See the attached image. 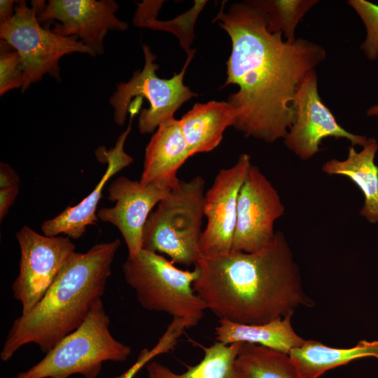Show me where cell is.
<instances>
[{"label": "cell", "instance_id": "1", "mask_svg": "<svg viewBox=\"0 0 378 378\" xmlns=\"http://www.w3.org/2000/svg\"><path fill=\"white\" fill-rule=\"evenodd\" d=\"M214 21L229 35L232 49L226 62L227 78L234 84L229 95L233 127L246 136L267 143L284 139L295 120L293 99L304 76L326 58L325 49L304 38L283 40L270 33L263 13L247 1L224 5Z\"/></svg>", "mask_w": 378, "mask_h": 378}, {"label": "cell", "instance_id": "2", "mask_svg": "<svg viewBox=\"0 0 378 378\" xmlns=\"http://www.w3.org/2000/svg\"><path fill=\"white\" fill-rule=\"evenodd\" d=\"M193 288L219 319L263 324L293 315L314 302L304 291L299 267L285 235L253 253L201 256Z\"/></svg>", "mask_w": 378, "mask_h": 378}, {"label": "cell", "instance_id": "3", "mask_svg": "<svg viewBox=\"0 0 378 378\" xmlns=\"http://www.w3.org/2000/svg\"><path fill=\"white\" fill-rule=\"evenodd\" d=\"M120 241L97 244L85 253L76 252L40 302L15 318L8 332L0 358L10 360L22 346L35 344L47 354L77 329L102 299Z\"/></svg>", "mask_w": 378, "mask_h": 378}, {"label": "cell", "instance_id": "4", "mask_svg": "<svg viewBox=\"0 0 378 378\" xmlns=\"http://www.w3.org/2000/svg\"><path fill=\"white\" fill-rule=\"evenodd\" d=\"M205 181H180L150 214L143 229L142 249L164 253L175 264L194 265L204 216Z\"/></svg>", "mask_w": 378, "mask_h": 378}, {"label": "cell", "instance_id": "5", "mask_svg": "<svg viewBox=\"0 0 378 378\" xmlns=\"http://www.w3.org/2000/svg\"><path fill=\"white\" fill-rule=\"evenodd\" d=\"M110 318L98 300L84 322L62 338L38 363L12 378H97L105 361L123 362L131 347L113 337Z\"/></svg>", "mask_w": 378, "mask_h": 378}, {"label": "cell", "instance_id": "6", "mask_svg": "<svg viewBox=\"0 0 378 378\" xmlns=\"http://www.w3.org/2000/svg\"><path fill=\"white\" fill-rule=\"evenodd\" d=\"M122 272L144 309L186 319L192 327L203 318L206 306L193 288L199 276L196 267L181 270L159 253L142 249L127 257Z\"/></svg>", "mask_w": 378, "mask_h": 378}, {"label": "cell", "instance_id": "7", "mask_svg": "<svg viewBox=\"0 0 378 378\" xmlns=\"http://www.w3.org/2000/svg\"><path fill=\"white\" fill-rule=\"evenodd\" d=\"M29 8L25 1H18L14 15L0 24V38L19 54L24 73L22 92L48 74L61 80L59 61L73 52L95 56L94 51L78 36H63L42 27L38 14L45 1H32Z\"/></svg>", "mask_w": 378, "mask_h": 378}, {"label": "cell", "instance_id": "8", "mask_svg": "<svg viewBox=\"0 0 378 378\" xmlns=\"http://www.w3.org/2000/svg\"><path fill=\"white\" fill-rule=\"evenodd\" d=\"M145 63L141 70L134 72L127 82L119 83L109 99L113 108L114 122L123 126L132 98L148 99L149 108L140 111L138 127L141 134L152 133L162 122L174 118L175 112L187 101L198 94L183 83L187 67L194 57L195 50L188 55L181 71L169 79L156 74L159 66L155 63L156 55L146 44L142 46Z\"/></svg>", "mask_w": 378, "mask_h": 378}, {"label": "cell", "instance_id": "9", "mask_svg": "<svg viewBox=\"0 0 378 378\" xmlns=\"http://www.w3.org/2000/svg\"><path fill=\"white\" fill-rule=\"evenodd\" d=\"M20 250L19 273L11 288L27 314L42 299L63 267L76 253L66 236L41 234L27 225L16 233Z\"/></svg>", "mask_w": 378, "mask_h": 378}, {"label": "cell", "instance_id": "10", "mask_svg": "<svg viewBox=\"0 0 378 378\" xmlns=\"http://www.w3.org/2000/svg\"><path fill=\"white\" fill-rule=\"evenodd\" d=\"M285 212L278 191L256 166L251 164L240 188L231 251L253 253L274 238V223Z\"/></svg>", "mask_w": 378, "mask_h": 378}, {"label": "cell", "instance_id": "11", "mask_svg": "<svg viewBox=\"0 0 378 378\" xmlns=\"http://www.w3.org/2000/svg\"><path fill=\"white\" fill-rule=\"evenodd\" d=\"M295 120L284 137L285 146L302 160H307L320 150L323 139L334 137L349 140L353 146H364L365 136L344 129L330 110L323 104L318 92L315 70L307 73L298 85L293 99Z\"/></svg>", "mask_w": 378, "mask_h": 378}, {"label": "cell", "instance_id": "12", "mask_svg": "<svg viewBox=\"0 0 378 378\" xmlns=\"http://www.w3.org/2000/svg\"><path fill=\"white\" fill-rule=\"evenodd\" d=\"M251 164L250 155L241 153L234 165L218 172L205 192L204 211L207 223L199 242L201 256L214 257L231 251L238 195Z\"/></svg>", "mask_w": 378, "mask_h": 378}, {"label": "cell", "instance_id": "13", "mask_svg": "<svg viewBox=\"0 0 378 378\" xmlns=\"http://www.w3.org/2000/svg\"><path fill=\"white\" fill-rule=\"evenodd\" d=\"M114 0H49L38 14L41 22L56 20L53 32L63 36H75L95 55L104 52V41L109 30L124 31L128 24L119 20Z\"/></svg>", "mask_w": 378, "mask_h": 378}, {"label": "cell", "instance_id": "14", "mask_svg": "<svg viewBox=\"0 0 378 378\" xmlns=\"http://www.w3.org/2000/svg\"><path fill=\"white\" fill-rule=\"evenodd\" d=\"M171 190L154 184L144 185L124 176L109 185L108 200L115 205L99 209L97 218L118 229L127 247V257H134L142 250L144 225L153 208Z\"/></svg>", "mask_w": 378, "mask_h": 378}, {"label": "cell", "instance_id": "15", "mask_svg": "<svg viewBox=\"0 0 378 378\" xmlns=\"http://www.w3.org/2000/svg\"><path fill=\"white\" fill-rule=\"evenodd\" d=\"M135 114H130L128 127L118 137L115 145L110 150L102 146L96 150L97 160L107 163L106 169L94 190L75 206H68L57 216L45 220L41 226L43 234L50 237L64 234L70 239H78L86 232L87 227L96 224L97 206L108 181L134 161L124 150L125 142L131 130Z\"/></svg>", "mask_w": 378, "mask_h": 378}, {"label": "cell", "instance_id": "16", "mask_svg": "<svg viewBox=\"0 0 378 378\" xmlns=\"http://www.w3.org/2000/svg\"><path fill=\"white\" fill-rule=\"evenodd\" d=\"M190 153L178 120L160 124L146 149L140 182L172 189L180 182L177 172Z\"/></svg>", "mask_w": 378, "mask_h": 378}, {"label": "cell", "instance_id": "17", "mask_svg": "<svg viewBox=\"0 0 378 378\" xmlns=\"http://www.w3.org/2000/svg\"><path fill=\"white\" fill-rule=\"evenodd\" d=\"M377 150V141L370 138L361 150L357 152L351 146L346 158H333L322 166L325 174L346 176L358 187L364 197L360 215L371 223H378V166L374 162Z\"/></svg>", "mask_w": 378, "mask_h": 378}, {"label": "cell", "instance_id": "18", "mask_svg": "<svg viewBox=\"0 0 378 378\" xmlns=\"http://www.w3.org/2000/svg\"><path fill=\"white\" fill-rule=\"evenodd\" d=\"M234 120V110L227 102L196 103L178 120L190 156L216 148Z\"/></svg>", "mask_w": 378, "mask_h": 378}, {"label": "cell", "instance_id": "19", "mask_svg": "<svg viewBox=\"0 0 378 378\" xmlns=\"http://www.w3.org/2000/svg\"><path fill=\"white\" fill-rule=\"evenodd\" d=\"M292 316L288 315L258 325L219 319L215 328L216 340L225 344L236 342L258 344L288 354L291 349L300 346L306 340L294 330Z\"/></svg>", "mask_w": 378, "mask_h": 378}, {"label": "cell", "instance_id": "20", "mask_svg": "<svg viewBox=\"0 0 378 378\" xmlns=\"http://www.w3.org/2000/svg\"><path fill=\"white\" fill-rule=\"evenodd\" d=\"M288 355L300 378H318L326 371L358 358H378V340H360L351 348H334L316 340H305Z\"/></svg>", "mask_w": 378, "mask_h": 378}, {"label": "cell", "instance_id": "21", "mask_svg": "<svg viewBox=\"0 0 378 378\" xmlns=\"http://www.w3.org/2000/svg\"><path fill=\"white\" fill-rule=\"evenodd\" d=\"M241 342L225 344L216 341L204 348V356L195 365L176 373L162 363L151 360L146 366L147 378H235L234 362Z\"/></svg>", "mask_w": 378, "mask_h": 378}, {"label": "cell", "instance_id": "22", "mask_svg": "<svg viewBox=\"0 0 378 378\" xmlns=\"http://www.w3.org/2000/svg\"><path fill=\"white\" fill-rule=\"evenodd\" d=\"M235 378H300L287 354L242 343L234 362Z\"/></svg>", "mask_w": 378, "mask_h": 378}, {"label": "cell", "instance_id": "23", "mask_svg": "<svg viewBox=\"0 0 378 378\" xmlns=\"http://www.w3.org/2000/svg\"><path fill=\"white\" fill-rule=\"evenodd\" d=\"M164 2V1L144 0L136 3L133 23L136 27L172 33L178 38L181 48L188 55L193 50L190 49V46L195 38V24L207 1H195L190 9L173 20H158V11Z\"/></svg>", "mask_w": 378, "mask_h": 378}, {"label": "cell", "instance_id": "24", "mask_svg": "<svg viewBox=\"0 0 378 378\" xmlns=\"http://www.w3.org/2000/svg\"><path fill=\"white\" fill-rule=\"evenodd\" d=\"M260 10L270 33L281 32L286 41H295L296 27L305 13L318 0H251L247 1Z\"/></svg>", "mask_w": 378, "mask_h": 378}, {"label": "cell", "instance_id": "25", "mask_svg": "<svg viewBox=\"0 0 378 378\" xmlns=\"http://www.w3.org/2000/svg\"><path fill=\"white\" fill-rule=\"evenodd\" d=\"M189 321L180 318H173L166 330L151 349H143L134 364L121 374L115 378H134L140 370L153 360L156 356L172 351L185 330L191 328Z\"/></svg>", "mask_w": 378, "mask_h": 378}, {"label": "cell", "instance_id": "26", "mask_svg": "<svg viewBox=\"0 0 378 378\" xmlns=\"http://www.w3.org/2000/svg\"><path fill=\"white\" fill-rule=\"evenodd\" d=\"M348 4L356 11L363 22L366 38L360 46L368 59L378 58V5L366 0H349Z\"/></svg>", "mask_w": 378, "mask_h": 378}, {"label": "cell", "instance_id": "27", "mask_svg": "<svg viewBox=\"0 0 378 378\" xmlns=\"http://www.w3.org/2000/svg\"><path fill=\"white\" fill-rule=\"evenodd\" d=\"M0 95L22 87L24 73L21 58L16 50L10 51L1 47Z\"/></svg>", "mask_w": 378, "mask_h": 378}, {"label": "cell", "instance_id": "28", "mask_svg": "<svg viewBox=\"0 0 378 378\" xmlns=\"http://www.w3.org/2000/svg\"><path fill=\"white\" fill-rule=\"evenodd\" d=\"M20 187H10L0 189V221L2 223L15 202L19 193Z\"/></svg>", "mask_w": 378, "mask_h": 378}, {"label": "cell", "instance_id": "29", "mask_svg": "<svg viewBox=\"0 0 378 378\" xmlns=\"http://www.w3.org/2000/svg\"><path fill=\"white\" fill-rule=\"evenodd\" d=\"M20 178L16 172L8 164L0 163V189L20 187Z\"/></svg>", "mask_w": 378, "mask_h": 378}, {"label": "cell", "instance_id": "30", "mask_svg": "<svg viewBox=\"0 0 378 378\" xmlns=\"http://www.w3.org/2000/svg\"><path fill=\"white\" fill-rule=\"evenodd\" d=\"M15 2V1L13 0H1L0 1L1 24L9 20L14 15L13 6Z\"/></svg>", "mask_w": 378, "mask_h": 378}, {"label": "cell", "instance_id": "31", "mask_svg": "<svg viewBox=\"0 0 378 378\" xmlns=\"http://www.w3.org/2000/svg\"><path fill=\"white\" fill-rule=\"evenodd\" d=\"M367 115L378 117V104L371 106L368 109Z\"/></svg>", "mask_w": 378, "mask_h": 378}]
</instances>
